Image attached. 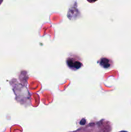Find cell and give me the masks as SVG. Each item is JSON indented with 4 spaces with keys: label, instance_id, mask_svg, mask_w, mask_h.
<instances>
[{
    "label": "cell",
    "instance_id": "obj_1",
    "mask_svg": "<svg viewBox=\"0 0 131 132\" xmlns=\"http://www.w3.org/2000/svg\"><path fill=\"white\" fill-rule=\"evenodd\" d=\"M66 64L68 68L72 70H77L82 67L83 64L82 63L80 57L77 55H71L66 59Z\"/></svg>",
    "mask_w": 131,
    "mask_h": 132
},
{
    "label": "cell",
    "instance_id": "obj_2",
    "mask_svg": "<svg viewBox=\"0 0 131 132\" xmlns=\"http://www.w3.org/2000/svg\"><path fill=\"white\" fill-rule=\"evenodd\" d=\"M98 63L100 64V65L101 67H103L105 69H109L111 67H113V61L110 59L108 57H101L100 59V60L98 61Z\"/></svg>",
    "mask_w": 131,
    "mask_h": 132
},
{
    "label": "cell",
    "instance_id": "obj_3",
    "mask_svg": "<svg viewBox=\"0 0 131 132\" xmlns=\"http://www.w3.org/2000/svg\"><path fill=\"white\" fill-rule=\"evenodd\" d=\"M87 1H88V2L91 3H93L96 2V1H97V0H87Z\"/></svg>",
    "mask_w": 131,
    "mask_h": 132
}]
</instances>
